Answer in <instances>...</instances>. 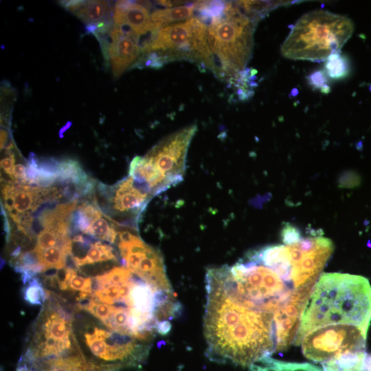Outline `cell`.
Segmentation results:
<instances>
[{
  "mask_svg": "<svg viewBox=\"0 0 371 371\" xmlns=\"http://www.w3.org/2000/svg\"><path fill=\"white\" fill-rule=\"evenodd\" d=\"M353 30L354 24L348 17L315 10L304 14L291 26L280 52L286 58L322 62L340 51Z\"/></svg>",
  "mask_w": 371,
  "mask_h": 371,
  "instance_id": "4",
  "label": "cell"
},
{
  "mask_svg": "<svg viewBox=\"0 0 371 371\" xmlns=\"http://www.w3.org/2000/svg\"><path fill=\"white\" fill-rule=\"evenodd\" d=\"M206 276L239 304L272 314L297 291L272 269L247 257L232 267L209 269Z\"/></svg>",
  "mask_w": 371,
  "mask_h": 371,
  "instance_id": "3",
  "label": "cell"
},
{
  "mask_svg": "<svg viewBox=\"0 0 371 371\" xmlns=\"http://www.w3.org/2000/svg\"><path fill=\"white\" fill-rule=\"evenodd\" d=\"M302 236L300 230L291 223H285L281 230V238L287 245L297 242Z\"/></svg>",
  "mask_w": 371,
  "mask_h": 371,
  "instance_id": "24",
  "label": "cell"
},
{
  "mask_svg": "<svg viewBox=\"0 0 371 371\" xmlns=\"http://www.w3.org/2000/svg\"><path fill=\"white\" fill-rule=\"evenodd\" d=\"M5 149L6 155L1 160V167L5 172L11 176L14 166V154L12 149Z\"/></svg>",
  "mask_w": 371,
  "mask_h": 371,
  "instance_id": "25",
  "label": "cell"
},
{
  "mask_svg": "<svg viewBox=\"0 0 371 371\" xmlns=\"http://www.w3.org/2000/svg\"><path fill=\"white\" fill-rule=\"evenodd\" d=\"M367 333L351 324L322 326L302 338V353L308 359L322 363L343 353L366 350Z\"/></svg>",
  "mask_w": 371,
  "mask_h": 371,
  "instance_id": "7",
  "label": "cell"
},
{
  "mask_svg": "<svg viewBox=\"0 0 371 371\" xmlns=\"http://www.w3.org/2000/svg\"><path fill=\"white\" fill-rule=\"evenodd\" d=\"M312 291L313 287L311 286L299 289L285 306L273 314L275 352L286 350L295 341Z\"/></svg>",
  "mask_w": 371,
  "mask_h": 371,
  "instance_id": "13",
  "label": "cell"
},
{
  "mask_svg": "<svg viewBox=\"0 0 371 371\" xmlns=\"http://www.w3.org/2000/svg\"><path fill=\"white\" fill-rule=\"evenodd\" d=\"M113 19L114 25L128 27L139 36L153 31L146 3L118 1L114 8Z\"/></svg>",
  "mask_w": 371,
  "mask_h": 371,
  "instance_id": "14",
  "label": "cell"
},
{
  "mask_svg": "<svg viewBox=\"0 0 371 371\" xmlns=\"http://www.w3.org/2000/svg\"><path fill=\"white\" fill-rule=\"evenodd\" d=\"M109 37L111 42H106L102 52L110 61L113 75L119 78L139 58L142 53L139 36L128 27L114 25Z\"/></svg>",
  "mask_w": 371,
  "mask_h": 371,
  "instance_id": "12",
  "label": "cell"
},
{
  "mask_svg": "<svg viewBox=\"0 0 371 371\" xmlns=\"http://www.w3.org/2000/svg\"><path fill=\"white\" fill-rule=\"evenodd\" d=\"M196 131L194 124L179 130L164 138L144 156L167 189L183 180L188 149Z\"/></svg>",
  "mask_w": 371,
  "mask_h": 371,
  "instance_id": "10",
  "label": "cell"
},
{
  "mask_svg": "<svg viewBox=\"0 0 371 371\" xmlns=\"http://www.w3.org/2000/svg\"><path fill=\"white\" fill-rule=\"evenodd\" d=\"M8 142V131L4 128L1 129V150L5 148Z\"/></svg>",
  "mask_w": 371,
  "mask_h": 371,
  "instance_id": "26",
  "label": "cell"
},
{
  "mask_svg": "<svg viewBox=\"0 0 371 371\" xmlns=\"http://www.w3.org/2000/svg\"><path fill=\"white\" fill-rule=\"evenodd\" d=\"M137 230L123 228L118 231L117 245L122 264L149 283L167 291H172L161 254L145 243Z\"/></svg>",
  "mask_w": 371,
  "mask_h": 371,
  "instance_id": "8",
  "label": "cell"
},
{
  "mask_svg": "<svg viewBox=\"0 0 371 371\" xmlns=\"http://www.w3.org/2000/svg\"><path fill=\"white\" fill-rule=\"evenodd\" d=\"M366 350L343 353L321 363L324 371H363Z\"/></svg>",
  "mask_w": 371,
  "mask_h": 371,
  "instance_id": "18",
  "label": "cell"
},
{
  "mask_svg": "<svg viewBox=\"0 0 371 371\" xmlns=\"http://www.w3.org/2000/svg\"><path fill=\"white\" fill-rule=\"evenodd\" d=\"M68 291L91 294V278H84L77 274L76 270H71L68 280Z\"/></svg>",
  "mask_w": 371,
  "mask_h": 371,
  "instance_id": "22",
  "label": "cell"
},
{
  "mask_svg": "<svg viewBox=\"0 0 371 371\" xmlns=\"http://www.w3.org/2000/svg\"><path fill=\"white\" fill-rule=\"evenodd\" d=\"M114 9L106 1H84L74 14L86 25H91L111 19Z\"/></svg>",
  "mask_w": 371,
  "mask_h": 371,
  "instance_id": "17",
  "label": "cell"
},
{
  "mask_svg": "<svg viewBox=\"0 0 371 371\" xmlns=\"http://www.w3.org/2000/svg\"><path fill=\"white\" fill-rule=\"evenodd\" d=\"M208 43L218 76L236 78L251 57L254 32L258 20L237 3L227 2L223 12L210 19ZM214 72V73H215Z\"/></svg>",
  "mask_w": 371,
  "mask_h": 371,
  "instance_id": "5",
  "label": "cell"
},
{
  "mask_svg": "<svg viewBox=\"0 0 371 371\" xmlns=\"http://www.w3.org/2000/svg\"><path fill=\"white\" fill-rule=\"evenodd\" d=\"M286 246L295 289L315 285L333 252V242L323 236H313L302 237L297 242Z\"/></svg>",
  "mask_w": 371,
  "mask_h": 371,
  "instance_id": "9",
  "label": "cell"
},
{
  "mask_svg": "<svg viewBox=\"0 0 371 371\" xmlns=\"http://www.w3.org/2000/svg\"><path fill=\"white\" fill-rule=\"evenodd\" d=\"M99 190L107 198L109 210L122 227L137 230L139 218L153 196L130 175L112 186L100 184Z\"/></svg>",
  "mask_w": 371,
  "mask_h": 371,
  "instance_id": "11",
  "label": "cell"
},
{
  "mask_svg": "<svg viewBox=\"0 0 371 371\" xmlns=\"http://www.w3.org/2000/svg\"><path fill=\"white\" fill-rule=\"evenodd\" d=\"M371 322V286L361 276L324 273L315 282L303 312L294 344L327 325L351 324L366 333Z\"/></svg>",
  "mask_w": 371,
  "mask_h": 371,
  "instance_id": "2",
  "label": "cell"
},
{
  "mask_svg": "<svg viewBox=\"0 0 371 371\" xmlns=\"http://www.w3.org/2000/svg\"><path fill=\"white\" fill-rule=\"evenodd\" d=\"M308 84L314 89H319L323 93H328L330 87L327 85V78L325 72L322 70H317L313 72L307 77Z\"/></svg>",
  "mask_w": 371,
  "mask_h": 371,
  "instance_id": "23",
  "label": "cell"
},
{
  "mask_svg": "<svg viewBox=\"0 0 371 371\" xmlns=\"http://www.w3.org/2000/svg\"><path fill=\"white\" fill-rule=\"evenodd\" d=\"M196 6L197 3H194L171 8L155 10L150 14V21L153 27L152 32L164 26L192 18L193 13L196 10Z\"/></svg>",
  "mask_w": 371,
  "mask_h": 371,
  "instance_id": "16",
  "label": "cell"
},
{
  "mask_svg": "<svg viewBox=\"0 0 371 371\" xmlns=\"http://www.w3.org/2000/svg\"><path fill=\"white\" fill-rule=\"evenodd\" d=\"M156 53L164 63L183 58L212 69L215 65L207 38V25L198 16L164 26L151 33L142 53Z\"/></svg>",
  "mask_w": 371,
  "mask_h": 371,
  "instance_id": "6",
  "label": "cell"
},
{
  "mask_svg": "<svg viewBox=\"0 0 371 371\" xmlns=\"http://www.w3.org/2000/svg\"><path fill=\"white\" fill-rule=\"evenodd\" d=\"M206 291L207 357L250 368L269 359L276 348L273 314L239 304L207 278Z\"/></svg>",
  "mask_w": 371,
  "mask_h": 371,
  "instance_id": "1",
  "label": "cell"
},
{
  "mask_svg": "<svg viewBox=\"0 0 371 371\" xmlns=\"http://www.w3.org/2000/svg\"><path fill=\"white\" fill-rule=\"evenodd\" d=\"M363 371H371V353H367L365 356Z\"/></svg>",
  "mask_w": 371,
  "mask_h": 371,
  "instance_id": "27",
  "label": "cell"
},
{
  "mask_svg": "<svg viewBox=\"0 0 371 371\" xmlns=\"http://www.w3.org/2000/svg\"><path fill=\"white\" fill-rule=\"evenodd\" d=\"M74 260L79 269L80 267L96 262L108 260L117 262L119 261V254L111 245L97 240L91 245L82 258H74Z\"/></svg>",
  "mask_w": 371,
  "mask_h": 371,
  "instance_id": "19",
  "label": "cell"
},
{
  "mask_svg": "<svg viewBox=\"0 0 371 371\" xmlns=\"http://www.w3.org/2000/svg\"><path fill=\"white\" fill-rule=\"evenodd\" d=\"M23 295L24 300L32 305H43L47 300L46 290L36 278L24 284Z\"/></svg>",
  "mask_w": 371,
  "mask_h": 371,
  "instance_id": "21",
  "label": "cell"
},
{
  "mask_svg": "<svg viewBox=\"0 0 371 371\" xmlns=\"http://www.w3.org/2000/svg\"><path fill=\"white\" fill-rule=\"evenodd\" d=\"M245 257L272 269L285 282L291 284L294 287L291 280L290 256L285 245H273L263 247L247 253Z\"/></svg>",
  "mask_w": 371,
  "mask_h": 371,
  "instance_id": "15",
  "label": "cell"
},
{
  "mask_svg": "<svg viewBox=\"0 0 371 371\" xmlns=\"http://www.w3.org/2000/svg\"><path fill=\"white\" fill-rule=\"evenodd\" d=\"M324 71L332 80L345 78L350 72L348 58L340 51L331 54L325 60Z\"/></svg>",
  "mask_w": 371,
  "mask_h": 371,
  "instance_id": "20",
  "label": "cell"
}]
</instances>
